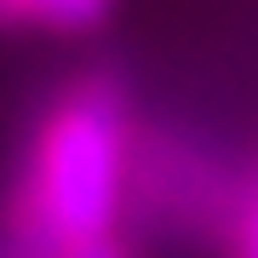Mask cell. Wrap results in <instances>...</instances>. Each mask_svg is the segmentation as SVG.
<instances>
[{
    "label": "cell",
    "instance_id": "6da1fadb",
    "mask_svg": "<svg viewBox=\"0 0 258 258\" xmlns=\"http://www.w3.org/2000/svg\"><path fill=\"white\" fill-rule=\"evenodd\" d=\"M132 132L109 75H86L57 92L29 144L23 184L6 207L12 258H57L86 235H109L126 201Z\"/></svg>",
    "mask_w": 258,
    "mask_h": 258
},
{
    "label": "cell",
    "instance_id": "7a4b0ae2",
    "mask_svg": "<svg viewBox=\"0 0 258 258\" xmlns=\"http://www.w3.org/2000/svg\"><path fill=\"white\" fill-rule=\"evenodd\" d=\"M115 12V0H0V29H40V35H86Z\"/></svg>",
    "mask_w": 258,
    "mask_h": 258
},
{
    "label": "cell",
    "instance_id": "3957f363",
    "mask_svg": "<svg viewBox=\"0 0 258 258\" xmlns=\"http://www.w3.org/2000/svg\"><path fill=\"white\" fill-rule=\"evenodd\" d=\"M224 258H258V172L247 178V189H241V201H235V212H230Z\"/></svg>",
    "mask_w": 258,
    "mask_h": 258
},
{
    "label": "cell",
    "instance_id": "277c9868",
    "mask_svg": "<svg viewBox=\"0 0 258 258\" xmlns=\"http://www.w3.org/2000/svg\"><path fill=\"white\" fill-rule=\"evenodd\" d=\"M57 258H132V252H126V241L109 230V235H86V241H75V247H63Z\"/></svg>",
    "mask_w": 258,
    "mask_h": 258
},
{
    "label": "cell",
    "instance_id": "5b68a950",
    "mask_svg": "<svg viewBox=\"0 0 258 258\" xmlns=\"http://www.w3.org/2000/svg\"><path fill=\"white\" fill-rule=\"evenodd\" d=\"M0 258H12V252H0Z\"/></svg>",
    "mask_w": 258,
    "mask_h": 258
}]
</instances>
